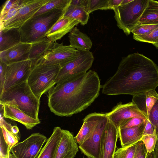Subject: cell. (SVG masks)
Returning <instances> with one entry per match:
<instances>
[{
  "mask_svg": "<svg viewBox=\"0 0 158 158\" xmlns=\"http://www.w3.org/2000/svg\"><path fill=\"white\" fill-rule=\"evenodd\" d=\"M102 86L97 73L89 70L59 82L48 91V105L55 115L70 117L87 108L98 97Z\"/></svg>",
  "mask_w": 158,
  "mask_h": 158,
  "instance_id": "1",
  "label": "cell"
},
{
  "mask_svg": "<svg viewBox=\"0 0 158 158\" xmlns=\"http://www.w3.org/2000/svg\"><path fill=\"white\" fill-rule=\"evenodd\" d=\"M158 86L157 65L143 55L134 53L122 58L115 73L102 86V92L133 96Z\"/></svg>",
  "mask_w": 158,
  "mask_h": 158,
  "instance_id": "2",
  "label": "cell"
},
{
  "mask_svg": "<svg viewBox=\"0 0 158 158\" xmlns=\"http://www.w3.org/2000/svg\"><path fill=\"white\" fill-rule=\"evenodd\" d=\"M66 10L53 9L31 18L19 28L21 42L31 44L46 37V34Z\"/></svg>",
  "mask_w": 158,
  "mask_h": 158,
  "instance_id": "3",
  "label": "cell"
},
{
  "mask_svg": "<svg viewBox=\"0 0 158 158\" xmlns=\"http://www.w3.org/2000/svg\"><path fill=\"white\" fill-rule=\"evenodd\" d=\"M40 100L34 94L27 81L11 87L0 94V104L13 105L36 120L38 118Z\"/></svg>",
  "mask_w": 158,
  "mask_h": 158,
  "instance_id": "4",
  "label": "cell"
},
{
  "mask_svg": "<svg viewBox=\"0 0 158 158\" xmlns=\"http://www.w3.org/2000/svg\"><path fill=\"white\" fill-rule=\"evenodd\" d=\"M61 68L58 65L39 64L32 68L27 81L31 91L39 99L56 85Z\"/></svg>",
  "mask_w": 158,
  "mask_h": 158,
  "instance_id": "5",
  "label": "cell"
},
{
  "mask_svg": "<svg viewBox=\"0 0 158 158\" xmlns=\"http://www.w3.org/2000/svg\"><path fill=\"white\" fill-rule=\"evenodd\" d=\"M148 1V0H132L114 10L117 26L126 35H129L138 24Z\"/></svg>",
  "mask_w": 158,
  "mask_h": 158,
  "instance_id": "6",
  "label": "cell"
},
{
  "mask_svg": "<svg viewBox=\"0 0 158 158\" xmlns=\"http://www.w3.org/2000/svg\"><path fill=\"white\" fill-rule=\"evenodd\" d=\"M80 52L63 43L52 42L44 54L36 62L32 67L37 65H60L61 67L76 58Z\"/></svg>",
  "mask_w": 158,
  "mask_h": 158,
  "instance_id": "7",
  "label": "cell"
},
{
  "mask_svg": "<svg viewBox=\"0 0 158 158\" xmlns=\"http://www.w3.org/2000/svg\"><path fill=\"white\" fill-rule=\"evenodd\" d=\"M80 51V53L76 58L61 68L56 84L84 74L91 67L94 60L92 52L89 51Z\"/></svg>",
  "mask_w": 158,
  "mask_h": 158,
  "instance_id": "8",
  "label": "cell"
},
{
  "mask_svg": "<svg viewBox=\"0 0 158 158\" xmlns=\"http://www.w3.org/2000/svg\"><path fill=\"white\" fill-rule=\"evenodd\" d=\"M47 139L45 136L39 132L33 133L13 146L10 152L15 158H36Z\"/></svg>",
  "mask_w": 158,
  "mask_h": 158,
  "instance_id": "9",
  "label": "cell"
},
{
  "mask_svg": "<svg viewBox=\"0 0 158 158\" xmlns=\"http://www.w3.org/2000/svg\"><path fill=\"white\" fill-rule=\"evenodd\" d=\"M32 69L30 60L8 64L3 91L27 81Z\"/></svg>",
  "mask_w": 158,
  "mask_h": 158,
  "instance_id": "10",
  "label": "cell"
},
{
  "mask_svg": "<svg viewBox=\"0 0 158 158\" xmlns=\"http://www.w3.org/2000/svg\"><path fill=\"white\" fill-rule=\"evenodd\" d=\"M108 121L104 114L90 136L78 147L82 153L88 157L99 158L102 135Z\"/></svg>",
  "mask_w": 158,
  "mask_h": 158,
  "instance_id": "11",
  "label": "cell"
},
{
  "mask_svg": "<svg viewBox=\"0 0 158 158\" xmlns=\"http://www.w3.org/2000/svg\"><path fill=\"white\" fill-rule=\"evenodd\" d=\"M106 114L118 129L131 118L137 117L147 119L132 102L124 104L119 102Z\"/></svg>",
  "mask_w": 158,
  "mask_h": 158,
  "instance_id": "12",
  "label": "cell"
},
{
  "mask_svg": "<svg viewBox=\"0 0 158 158\" xmlns=\"http://www.w3.org/2000/svg\"><path fill=\"white\" fill-rule=\"evenodd\" d=\"M49 0H29L13 17L6 22L4 28H19Z\"/></svg>",
  "mask_w": 158,
  "mask_h": 158,
  "instance_id": "13",
  "label": "cell"
},
{
  "mask_svg": "<svg viewBox=\"0 0 158 158\" xmlns=\"http://www.w3.org/2000/svg\"><path fill=\"white\" fill-rule=\"evenodd\" d=\"M118 138V129L108 120L102 137L99 158H113Z\"/></svg>",
  "mask_w": 158,
  "mask_h": 158,
  "instance_id": "14",
  "label": "cell"
},
{
  "mask_svg": "<svg viewBox=\"0 0 158 158\" xmlns=\"http://www.w3.org/2000/svg\"><path fill=\"white\" fill-rule=\"evenodd\" d=\"M31 44L21 42L17 45L0 52V59L7 64L29 59Z\"/></svg>",
  "mask_w": 158,
  "mask_h": 158,
  "instance_id": "15",
  "label": "cell"
},
{
  "mask_svg": "<svg viewBox=\"0 0 158 158\" xmlns=\"http://www.w3.org/2000/svg\"><path fill=\"white\" fill-rule=\"evenodd\" d=\"M2 105L3 117L20 123L27 130L32 129L40 123V120L32 118L14 105L7 104Z\"/></svg>",
  "mask_w": 158,
  "mask_h": 158,
  "instance_id": "16",
  "label": "cell"
},
{
  "mask_svg": "<svg viewBox=\"0 0 158 158\" xmlns=\"http://www.w3.org/2000/svg\"><path fill=\"white\" fill-rule=\"evenodd\" d=\"M74 137L69 131L62 130V134L55 158H74L78 151Z\"/></svg>",
  "mask_w": 158,
  "mask_h": 158,
  "instance_id": "17",
  "label": "cell"
},
{
  "mask_svg": "<svg viewBox=\"0 0 158 158\" xmlns=\"http://www.w3.org/2000/svg\"><path fill=\"white\" fill-rule=\"evenodd\" d=\"M80 22L63 16L46 34V37L51 41L56 42L70 32Z\"/></svg>",
  "mask_w": 158,
  "mask_h": 158,
  "instance_id": "18",
  "label": "cell"
},
{
  "mask_svg": "<svg viewBox=\"0 0 158 158\" xmlns=\"http://www.w3.org/2000/svg\"><path fill=\"white\" fill-rule=\"evenodd\" d=\"M158 99L155 89L133 96L132 102L148 119L151 109Z\"/></svg>",
  "mask_w": 158,
  "mask_h": 158,
  "instance_id": "19",
  "label": "cell"
},
{
  "mask_svg": "<svg viewBox=\"0 0 158 158\" xmlns=\"http://www.w3.org/2000/svg\"><path fill=\"white\" fill-rule=\"evenodd\" d=\"M104 114L94 112L87 115L83 119V123L74 137L79 145L85 141L92 134Z\"/></svg>",
  "mask_w": 158,
  "mask_h": 158,
  "instance_id": "20",
  "label": "cell"
},
{
  "mask_svg": "<svg viewBox=\"0 0 158 158\" xmlns=\"http://www.w3.org/2000/svg\"><path fill=\"white\" fill-rule=\"evenodd\" d=\"M146 121L137 127L118 128V136L122 147L133 145L141 140Z\"/></svg>",
  "mask_w": 158,
  "mask_h": 158,
  "instance_id": "21",
  "label": "cell"
},
{
  "mask_svg": "<svg viewBox=\"0 0 158 158\" xmlns=\"http://www.w3.org/2000/svg\"><path fill=\"white\" fill-rule=\"evenodd\" d=\"M62 130L59 127L54 128L52 134L47 139L37 158H55L62 136Z\"/></svg>",
  "mask_w": 158,
  "mask_h": 158,
  "instance_id": "22",
  "label": "cell"
},
{
  "mask_svg": "<svg viewBox=\"0 0 158 158\" xmlns=\"http://www.w3.org/2000/svg\"><path fill=\"white\" fill-rule=\"evenodd\" d=\"M0 30V52L8 49L21 42L19 28H4Z\"/></svg>",
  "mask_w": 158,
  "mask_h": 158,
  "instance_id": "23",
  "label": "cell"
},
{
  "mask_svg": "<svg viewBox=\"0 0 158 158\" xmlns=\"http://www.w3.org/2000/svg\"><path fill=\"white\" fill-rule=\"evenodd\" d=\"M68 37L70 45L78 50L88 51L91 49L92 43L89 37L77 27L73 28Z\"/></svg>",
  "mask_w": 158,
  "mask_h": 158,
  "instance_id": "24",
  "label": "cell"
},
{
  "mask_svg": "<svg viewBox=\"0 0 158 158\" xmlns=\"http://www.w3.org/2000/svg\"><path fill=\"white\" fill-rule=\"evenodd\" d=\"M0 129L6 143L11 148L19 143L20 139L19 129L17 126H12L1 117Z\"/></svg>",
  "mask_w": 158,
  "mask_h": 158,
  "instance_id": "25",
  "label": "cell"
},
{
  "mask_svg": "<svg viewBox=\"0 0 158 158\" xmlns=\"http://www.w3.org/2000/svg\"><path fill=\"white\" fill-rule=\"evenodd\" d=\"M139 24H158V2L148 0L147 5L141 16Z\"/></svg>",
  "mask_w": 158,
  "mask_h": 158,
  "instance_id": "26",
  "label": "cell"
},
{
  "mask_svg": "<svg viewBox=\"0 0 158 158\" xmlns=\"http://www.w3.org/2000/svg\"><path fill=\"white\" fill-rule=\"evenodd\" d=\"M52 42L46 37L31 43L29 59L32 62V68L37 61L44 54Z\"/></svg>",
  "mask_w": 158,
  "mask_h": 158,
  "instance_id": "27",
  "label": "cell"
},
{
  "mask_svg": "<svg viewBox=\"0 0 158 158\" xmlns=\"http://www.w3.org/2000/svg\"><path fill=\"white\" fill-rule=\"evenodd\" d=\"M64 16L79 21L82 26L87 23L89 18V14L86 11V7L71 4Z\"/></svg>",
  "mask_w": 158,
  "mask_h": 158,
  "instance_id": "28",
  "label": "cell"
},
{
  "mask_svg": "<svg viewBox=\"0 0 158 158\" xmlns=\"http://www.w3.org/2000/svg\"><path fill=\"white\" fill-rule=\"evenodd\" d=\"M72 0H49L33 16H36L50 10L57 9L67 10Z\"/></svg>",
  "mask_w": 158,
  "mask_h": 158,
  "instance_id": "29",
  "label": "cell"
},
{
  "mask_svg": "<svg viewBox=\"0 0 158 158\" xmlns=\"http://www.w3.org/2000/svg\"><path fill=\"white\" fill-rule=\"evenodd\" d=\"M138 143L118 148L115 152L113 158H134Z\"/></svg>",
  "mask_w": 158,
  "mask_h": 158,
  "instance_id": "30",
  "label": "cell"
},
{
  "mask_svg": "<svg viewBox=\"0 0 158 158\" xmlns=\"http://www.w3.org/2000/svg\"><path fill=\"white\" fill-rule=\"evenodd\" d=\"M108 2L109 0H88L86 11L89 14L96 10L109 9Z\"/></svg>",
  "mask_w": 158,
  "mask_h": 158,
  "instance_id": "31",
  "label": "cell"
},
{
  "mask_svg": "<svg viewBox=\"0 0 158 158\" xmlns=\"http://www.w3.org/2000/svg\"><path fill=\"white\" fill-rule=\"evenodd\" d=\"M141 140L144 144L147 153L153 152L157 141L156 130L152 135L143 136Z\"/></svg>",
  "mask_w": 158,
  "mask_h": 158,
  "instance_id": "32",
  "label": "cell"
},
{
  "mask_svg": "<svg viewBox=\"0 0 158 158\" xmlns=\"http://www.w3.org/2000/svg\"><path fill=\"white\" fill-rule=\"evenodd\" d=\"M133 38L138 41L150 43L153 44L158 40V27L150 33L143 35H133Z\"/></svg>",
  "mask_w": 158,
  "mask_h": 158,
  "instance_id": "33",
  "label": "cell"
},
{
  "mask_svg": "<svg viewBox=\"0 0 158 158\" xmlns=\"http://www.w3.org/2000/svg\"><path fill=\"white\" fill-rule=\"evenodd\" d=\"M158 27V24L136 25L131 31L133 35H140L148 34Z\"/></svg>",
  "mask_w": 158,
  "mask_h": 158,
  "instance_id": "34",
  "label": "cell"
},
{
  "mask_svg": "<svg viewBox=\"0 0 158 158\" xmlns=\"http://www.w3.org/2000/svg\"><path fill=\"white\" fill-rule=\"evenodd\" d=\"M29 0H21L20 3L13 7L1 19L0 29L4 27V23L10 19L14 16L19 11L20 9L26 4Z\"/></svg>",
  "mask_w": 158,
  "mask_h": 158,
  "instance_id": "35",
  "label": "cell"
},
{
  "mask_svg": "<svg viewBox=\"0 0 158 158\" xmlns=\"http://www.w3.org/2000/svg\"><path fill=\"white\" fill-rule=\"evenodd\" d=\"M148 119L156 130L158 142V99L151 109Z\"/></svg>",
  "mask_w": 158,
  "mask_h": 158,
  "instance_id": "36",
  "label": "cell"
},
{
  "mask_svg": "<svg viewBox=\"0 0 158 158\" xmlns=\"http://www.w3.org/2000/svg\"><path fill=\"white\" fill-rule=\"evenodd\" d=\"M10 149L4 138L1 129H0V158H9Z\"/></svg>",
  "mask_w": 158,
  "mask_h": 158,
  "instance_id": "37",
  "label": "cell"
},
{
  "mask_svg": "<svg viewBox=\"0 0 158 158\" xmlns=\"http://www.w3.org/2000/svg\"><path fill=\"white\" fill-rule=\"evenodd\" d=\"M148 119L140 117H134L127 120L124 124L118 128L133 127L141 125Z\"/></svg>",
  "mask_w": 158,
  "mask_h": 158,
  "instance_id": "38",
  "label": "cell"
},
{
  "mask_svg": "<svg viewBox=\"0 0 158 158\" xmlns=\"http://www.w3.org/2000/svg\"><path fill=\"white\" fill-rule=\"evenodd\" d=\"M21 0H7L4 3L2 7L0 13V19H1L13 7L18 4L20 2Z\"/></svg>",
  "mask_w": 158,
  "mask_h": 158,
  "instance_id": "39",
  "label": "cell"
},
{
  "mask_svg": "<svg viewBox=\"0 0 158 158\" xmlns=\"http://www.w3.org/2000/svg\"><path fill=\"white\" fill-rule=\"evenodd\" d=\"M0 94L3 91L8 64L0 59Z\"/></svg>",
  "mask_w": 158,
  "mask_h": 158,
  "instance_id": "40",
  "label": "cell"
},
{
  "mask_svg": "<svg viewBox=\"0 0 158 158\" xmlns=\"http://www.w3.org/2000/svg\"><path fill=\"white\" fill-rule=\"evenodd\" d=\"M147 151L143 142L141 141L139 142L134 158H146Z\"/></svg>",
  "mask_w": 158,
  "mask_h": 158,
  "instance_id": "41",
  "label": "cell"
},
{
  "mask_svg": "<svg viewBox=\"0 0 158 158\" xmlns=\"http://www.w3.org/2000/svg\"><path fill=\"white\" fill-rule=\"evenodd\" d=\"M155 129L148 119H147L146 123L143 131V136L152 135Z\"/></svg>",
  "mask_w": 158,
  "mask_h": 158,
  "instance_id": "42",
  "label": "cell"
},
{
  "mask_svg": "<svg viewBox=\"0 0 158 158\" xmlns=\"http://www.w3.org/2000/svg\"><path fill=\"white\" fill-rule=\"evenodd\" d=\"M123 0H109V9L113 10L120 6Z\"/></svg>",
  "mask_w": 158,
  "mask_h": 158,
  "instance_id": "43",
  "label": "cell"
},
{
  "mask_svg": "<svg viewBox=\"0 0 158 158\" xmlns=\"http://www.w3.org/2000/svg\"><path fill=\"white\" fill-rule=\"evenodd\" d=\"M88 0H72L71 4L86 7Z\"/></svg>",
  "mask_w": 158,
  "mask_h": 158,
  "instance_id": "44",
  "label": "cell"
},
{
  "mask_svg": "<svg viewBox=\"0 0 158 158\" xmlns=\"http://www.w3.org/2000/svg\"><path fill=\"white\" fill-rule=\"evenodd\" d=\"M148 158H158V142L157 141L154 151L151 153H148Z\"/></svg>",
  "mask_w": 158,
  "mask_h": 158,
  "instance_id": "45",
  "label": "cell"
},
{
  "mask_svg": "<svg viewBox=\"0 0 158 158\" xmlns=\"http://www.w3.org/2000/svg\"><path fill=\"white\" fill-rule=\"evenodd\" d=\"M132 0H123L122 3L120 5H123L127 4L129 2H131Z\"/></svg>",
  "mask_w": 158,
  "mask_h": 158,
  "instance_id": "46",
  "label": "cell"
},
{
  "mask_svg": "<svg viewBox=\"0 0 158 158\" xmlns=\"http://www.w3.org/2000/svg\"><path fill=\"white\" fill-rule=\"evenodd\" d=\"M153 45L157 49H158V40L157 42Z\"/></svg>",
  "mask_w": 158,
  "mask_h": 158,
  "instance_id": "47",
  "label": "cell"
},
{
  "mask_svg": "<svg viewBox=\"0 0 158 158\" xmlns=\"http://www.w3.org/2000/svg\"><path fill=\"white\" fill-rule=\"evenodd\" d=\"M9 158H15L12 154L10 153V155Z\"/></svg>",
  "mask_w": 158,
  "mask_h": 158,
  "instance_id": "48",
  "label": "cell"
},
{
  "mask_svg": "<svg viewBox=\"0 0 158 158\" xmlns=\"http://www.w3.org/2000/svg\"><path fill=\"white\" fill-rule=\"evenodd\" d=\"M91 158L87 157V158Z\"/></svg>",
  "mask_w": 158,
  "mask_h": 158,
  "instance_id": "49",
  "label": "cell"
},
{
  "mask_svg": "<svg viewBox=\"0 0 158 158\" xmlns=\"http://www.w3.org/2000/svg\"><path fill=\"white\" fill-rule=\"evenodd\" d=\"M146 158H147V157H146Z\"/></svg>",
  "mask_w": 158,
  "mask_h": 158,
  "instance_id": "50",
  "label": "cell"
}]
</instances>
